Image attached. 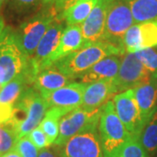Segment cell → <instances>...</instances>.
Listing matches in <instances>:
<instances>
[{
	"label": "cell",
	"instance_id": "obj_30",
	"mask_svg": "<svg viewBox=\"0 0 157 157\" xmlns=\"http://www.w3.org/2000/svg\"><path fill=\"white\" fill-rule=\"evenodd\" d=\"M26 136L28 137L29 140L36 146V147L39 149V151L42 149L47 148L51 146L50 142L47 139L46 135L39 127L34 128L33 131H31Z\"/></svg>",
	"mask_w": 157,
	"mask_h": 157
},
{
	"label": "cell",
	"instance_id": "obj_32",
	"mask_svg": "<svg viewBox=\"0 0 157 157\" xmlns=\"http://www.w3.org/2000/svg\"><path fill=\"white\" fill-rule=\"evenodd\" d=\"M78 1H80V0H62L60 2H59V3H57L55 5H53V6L55 7L56 11L59 13H60L61 11L69 8L70 6H73L74 4H76Z\"/></svg>",
	"mask_w": 157,
	"mask_h": 157
},
{
	"label": "cell",
	"instance_id": "obj_16",
	"mask_svg": "<svg viewBox=\"0 0 157 157\" xmlns=\"http://www.w3.org/2000/svg\"><path fill=\"white\" fill-rule=\"evenodd\" d=\"M113 94V79H103L87 85L80 107L87 112H94L106 104Z\"/></svg>",
	"mask_w": 157,
	"mask_h": 157
},
{
	"label": "cell",
	"instance_id": "obj_29",
	"mask_svg": "<svg viewBox=\"0 0 157 157\" xmlns=\"http://www.w3.org/2000/svg\"><path fill=\"white\" fill-rule=\"evenodd\" d=\"M14 150H16L21 157L39 156V149L29 140V138L26 135L17 140L14 147Z\"/></svg>",
	"mask_w": 157,
	"mask_h": 157
},
{
	"label": "cell",
	"instance_id": "obj_35",
	"mask_svg": "<svg viewBox=\"0 0 157 157\" xmlns=\"http://www.w3.org/2000/svg\"><path fill=\"white\" fill-rule=\"evenodd\" d=\"M6 28V26H5V23H4V20H3V18L1 17V15H0V37H1V35L3 33V32H4V30Z\"/></svg>",
	"mask_w": 157,
	"mask_h": 157
},
{
	"label": "cell",
	"instance_id": "obj_26",
	"mask_svg": "<svg viewBox=\"0 0 157 157\" xmlns=\"http://www.w3.org/2000/svg\"><path fill=\"white\" fill-rule=\"evenodd\" d=\"M123 45L126 53H135L142 49L139 24L132 25L123 37Z\"/></svg>",
	"mask_w": 157,
	"mask_h": 157
},
{
	"label": "cell",
	"instance_id": "obj_27",
	"mask_svg": "<svg viewBox=\"0 0 157 157\" xmlns=\"http://www.w3.org/2000/svg\"><path fill=\"white\" fill-rule=\"evenodd\" d=\"M142 49L157 46V21L139 24Z\"/></svg>",
	"mask_w": 157,
	"mask_h": 157
},
{
	"label": "cell",
	"instance_id": "obj_3",
	"mask_svg": "<svg viewBox=\"0 0 157 157\" xmlns=\"http://www.w3.org/2000/svg\"><path fill=\"white\" fill-rule=\"evenodd\" d=\"M29 59L19 46L16 30L6 27L0 37V86L3 87L23 73L28 67Z\"/></svg>",
	"mask_w": 157,
	"mask_h": 157
},
{
	"label": "cell",
	"instance_id": "obj_21",
	"mask_svg": "<svg viewBox=\"0 0 157 157\" xmlns=\"http://www.w3.org/2000/svg\"><path fill=\"white\" fill-rule=\"evenodd\" d=\"M70 112L71 110L69 109L60 107H50L47 109L45 117L39 127L45 134L51 145L55 142L59 136V121L61 118Z\"/></svg>",
	"mask_w": 157,
	"mask_h": 157
},
{
	"label": "cell",
	"instance_id": "obj_1",
	"mask_svg": "<svg viewBox=\"0 0 157 157\" xmlns=\"http://www.w3.org/2000/svg\"><path fill=\"white\" fill-rule=\"evenodd\" d=\"M48 107L45 100L33 86H29L18 97L13 106L10 121L15 126L18 138L27 135L38 128Z\"/></svg>",
	"mask_w": 157,
	"mask_h": 157
},
{
	"label": "cell",
	"instance_id": "obj_37",
	"mask_svg": "<svg viewBox=\"0 0 157 157\" xmlns=\"http://www.w3.org/2000/svg\"><path fill=\"white\" fill-rule=\"evenodd\" d=\"M6 2V0H0V7L2 6V5Z\"/></svg>",
	"mask_w": 157,
	"mask_h": 157
},
{
	"label": "cell",
	"instance_id": "obj_13",
	"mask_svg": "<svg viewBox=\"0 0 157 157\" xmlns=\"http://www.w3.org/2000/svg\"><path fill=\"white\" fill-rule=\"evenodd\" d=\"M87 84L81 82H73L61 88L41 93L47 107H60L73 110L80 107L82 103L83 94Z\"/></svg>",
	"mask_w": 157,
	"mask_h": 157
},
{
	"label": "cell",
	"instance_id": "obj_8",
	"mask_svg": "<svg viewBox=\"0 0 157 157\" xmlns=\"http://www.w3.org/2000/svg\"><path fill=\"white\" fill-rule=\"evenodd\" d=\"M152 74L138 59L135 53L124 54L117 75L113 78V94L135 89L147 83Z\"/></svg>",
	"mask_w": 157,
	"mask_h": 157
},
{
	"label": "cell",
	"instance_id": "obj_10",
	"mask_svg": "<svg viewBox=\"0 0 157 157\" xmlns=\"http://www.w3.org/2000/svg\"><path fill=\"white\" fill-rule=\"evenodd\" d=\"M101 109L102 107L94 112H87L78 107L63 116L59 121V136L52 145L60 146L90 125L99 122Z\"/></svg>",
	"mask_w": 157,
	"mask_h": 157
},
{
	"label": "cell",
	"instance_id": "obj_7",
	"mask_svg": "<svg viewBox=\"0 0 157 157\" xmlns=\"http://www.w3.org/2000/svg\"><path fill=\"white\" fill-rule=\"evenodd\" d=\"M98 127L99 122L90 125L54 149L59 157H104Z\"/></svg>",
	"mask_w": 157,
	"mask_h": 157
},
{
	"label": "cell",
	"instance_id": "obj_14",
	"mask_svg": "<svg viewBox=\"0 0 157 157\" xmlns=\"http://www.w3.org/2000/svg\"><path fill=\"white\" fill-rule=\"evenodd\" d=\"M84 37L79 25H67L62 33L59 45L55 51L44 62L41 71L51 67L55 62L64 57L67 56L76 51L80 50L86 46Z\"/></svg>",
	"mask_w": 157,
	"mask_h": 157
},
{
	"label": "cell",
	"instance_id": "obj_36",
	"mask_svg": "<svg viewBox=\"0 0 157 157\" xmlns=\"http://www.w3.org/2000/svg\"><path fill=\"white\" fill-rule=\"evenodd\" d=\"M62 0H44V4L45 5H55Z\"/></svg>",
	"mask_w": 157,
	"mask_h": 157
},
{
	"label": "cell",
	"instance_id": "obj_9",
	"mask_svg": "<svg viewBox=\"0 0 157 157\" xmlns=\"http://www.w3.org/2000/svg\"><path fill=\"white\" fill-rule=\"evenodd\" d=\"M113 102L115 112L129 134L133 137L139 138L145 124L140 117V110L135 101L133 89L114 95Z\"/></svg>",
	"mask_w": 157,
	"mask_h": 157
},
{
	"label": "cell",
	"instance_id": "obj_25",
	"mask_svg": "<svg viewBox=\"0 0 157 157\" xmlns=\"http://www.w3.org/2000/svg\"><path fill=\"white\" fill-rule=\"evenodd\" d=\"M107 157H148L139 138L132 137Z\"/></svg>",
	"mask_w": 157,
	"mask_h": 157
},
{
	"label": "cell",
	"instance_id": "obj_18",
	"mask_svg": "<svg viewBox=\"0 0 157 157\" xmlns=\"http://www.w3.org/2000/svg\"><path fill=\"white\" fill-rule=\"evenodd\" d=\"M133 91L141 120L146 126L157 110V78L152 76L147 83L135 87Z\"/></svg>",
	"mask_w": 157,
	"mask_h": 157
},
{
	"label": "cell",
	"instance_id": "obj_33",
	"mask_svg": "<svg viewBox=\"0 0 157 157\" xmlns=\"http://www.w3.org/2000/svg\"><path fill=\"white\" fill-rule=\"evenodd\" d=\"M38 157H59V155H58V153L56 150H52V148H45L40 150L39 153V156Z\"/></svg>",
	"mask_w": 157,
	"mask_h": 157
},
{
	"label": "cell",
	"instance_id": "obj_24",
	"mask_svg": "<svg viewBox=\"0 0 157 157\" xmlns=\"http://www.w3.org/2000/svg\"><path fill=\"white\" fill-rule=\"evenodd\" d=\"M139 140L147 153L157 149V110L142 130Z\"/></svg>",
	"mask_w": 157,
	"mask_h": 157
},
{
	"label": "cell",
	"instance_id": "obj_2",
	"mask_svg": "<svg viewBox=\"0 0 157 157\" xmlns=\"http://www.w3.org/2000/svg\"><path fill=\"white\" fill-rule=\"evenodd\" d=\"M123 55L116 47L106 42H97L86 45L55 62L52 67L68 77L78 78L96 63L110 55Z\"/></svg>",
	"mask_w": 157,
	"mask_h": 157
},
{
	"label": "cell",
	"instance_id": "obj_28",
	"mask_svg": "<svg viewBox=\"0 0 157 157\" xmlns=\"http://www.w3.org/2000/svg\"><path fill=\"white\" fill-rule=\"evenodd\" d=\"M135 55L150 72L152 76L157 78V47L141 49L135 52Z\"/></svg>",
	"mask_w": 157,
	"mask_h": 157
},
{
	"label": "cell",
	"instance_id": "obj_4",
	"mask_svg": "<svg viewBox=\"0 0 157 157\" xmlns=\"http://www.w3.org/2000/svg\"><path fill=\"white\" fill-rule=\"evenodd\" d=\"M98 131L104 157L110 155L133 137L117 115L112 101L102 107Z\"/></svg>",
	"mask_w": 157,
	"mask_h": 157
},
{
	"label": "cell",
	"instance_id": "obj_11",
	"mask_svg": "<svg viewBox=\"0 0 157 157\" xmlns=\"http://www.w3.org/2000/svg\"><path fill=\"white\" fill-rule=\"evenodd\" d=\"M63 31L64 21L57 17L55 21L51 25L44 37L40 40L33 57L29 59V68L34 80L38 74L41 72L44 62L59 45Z\"/></svg>",
	"mask_w": 157,
	"mask_h": 157
},
{
	"label": "cell",
	"instance_id": "obj_15",
	"mask_svg": "<svg viewBox=\"0 0 157 157\" xmlns=\"http://www.w3.org/2000/svg\"><path fill=\"white\" fill-rule=\"evenodd\" d=\"M110 2L111 0H99L89 16L81 24V31L86 45L102 41Z\"/></svg>",
	"mask_w": 157,
	"mask_h": 157
},
{
	"label": "cell",
	"instance_id": "obj_38",
	"mask_svg": "<svg viewBox=\"0 0 157 157\" xmlns=\"http://www.w3.org/2000/svg\"><path fill=\"white\" fill-rule=\"evenodd\" d=\"M1 89H2V86H0V91H1Z\"/></svg>",
	"mask_w": 157,
	"mask_h": 157
},
{
	"label": "cell",
	"instance_id": "obj_31",
	"mask_svg": "<svg viewBox=\"0 0 157 157\" xmlns=\"http://www.w3.org/2000/svg\"><path fill=\"white\" fill-rule=\"evenodd\" d=\"M40 4H44V0H11V7L17 12L33 10Z\"/></svg>",
	"mask_w": 157,
	"mask_h": 157
},
{
	"label": "cell",
	"instance_id": "obj_20",
	"mask_svg": "<svg viewBox=\"0 0 157 157\" xmlns=\"http://www.w3.org/2000/svg\"><path fill=\"white\" fill-rule=\"evenodd\" d=\"M99 0H80L59 13L58 17L67 25H80L87 18Z\"/></svg>",
	"mask_w": 157,
	"mask_h": 157
},
{
	"label": "cell",
	"instance_id": "obj_23",
	"mask_svg": "<svg viewBox=\"0 0 157 157\" xmlns=\"http://www.w3.org/2000/svg\"><path fill=\"white\" fill-rule=\"evenodd\" d=\"M18 139L16 128L11 121L0 123V157L13 150Z\"/></svg>",
	"mask_w": 157,
	"mask_h": 157
},
{
	"label": "cell",
	"instance_id": "obj_22",
	"mask_svg": "<svg viewBox=\"0 0 157 157\" xmlns=\"http://www.w3.org/2000/svg\"><path fill=\"white\" fill-rule=\"evenodd\" d=\"M135 24L157 21V0H128Z\"/></svg>",
	"mask_w": 157,
	"mask_h": 157
},
{
	"label": "cell",
	"instance_id": "obj_12",
	"mask_svg": "<svg viewBox=\"0 0 157 157\" xmlns=\"http://www.w3.org/2000/svg\"><path fill=\"white\" fill-rule=\"evenodd\" d=\"M33 86V80L27 68L5 85L0 91V123L11 120L13 106L18 97L29 86Z\"/></svg>",
	"mask_w": 157,
	"mask_h": 157
},
{
	"label": "cell",
	"instance_id": "obj_5",
	"mask_svg": "<svg viewBox=\"0 0 157 157\" xmlns=\"http://www.w3.org/2000/svg\"><path fill=\"white\" fill-rule=\"evenodd\" d=\"M134 25L135 21L128 0H111L102 42L113 45L123 55L126 54L123 37L126 32Z\"/></svg>",
	"mask_w": 157,
	"mask_h": 157
},
{
	"label": "cell",
	"instance_id": "obj_34",
	"mask_svg": "<svg viewBox=\"0 0 157 157\" xmlns=\"http://www.w3.org/2000/svg\"><path fill=\"white\" fill-rule=\"evenodd\" d=\"M1 157H21L20 156V155L17 153L16 150H11V152H9V153H7V154H6L5 155H3V156Z\"/></svg>",
	"mask_w": 157,
	"mask_h": 157
},
{
	"label": "cell",
	"instance_id": "obj_6",
	"mask_svg": "<svg viewBox=\"0 0 157 157\" xmlns=\"http://www.w3.org/2000/svg\"><path fill=\"white\" fill-rule=\"evenodd\" d=\"M59 15L55 7L39 12L33 17L21 24L16 30L17 42L24 53L32 58L51 25L55 21Z\"/></svg>",
	"mask_w": 157,
	"mask_h": 157
},
{
	"label": "cell",
	"instance_id": "obj_19",
	"mask_svg": "<svg viewBox=\"0 0 157 157\" xmlns=\"http://www.w3.org/2000/svg\"><path fill=\"white\" fill-rule=\"evenodd\" d=\"M73 82H74V78L68 77L51 67L38 74L34 80L33 87L41 94L61 88Z\"/></svg>",
	"mask_w": 157,
	"mask_h": 157
},
{
	"label": "cell",
	"instance_id": "obj_17",
	"mask_svg": "<svg viewBox=\"0 0 157 157\" xmlns=\"http://www.w3.org/2000/svg\"><path fill=\"white\" fill-rule=\"evenodd\" d=\"M123 56L114 54L102 59L78 77L79 82L87 84L103 79L114 78L119 72Z\"/></svg>",
	"mask_w": 157,
	"mask_h": 157
}]
</instances>
